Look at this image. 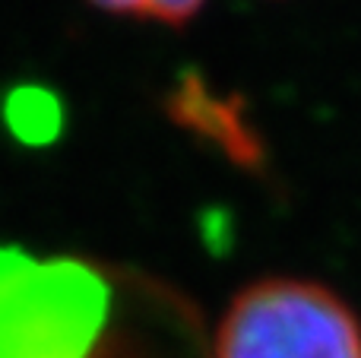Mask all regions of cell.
<instances>
[{"instance_id": "cell-2", "label": "cell", "mask_w": 361, "mask_h": 358, "mask_svg": "<svg viewBox=\"0 0 361 358\" xmlns=\"http://www.w3.org/2000/svg\"><path fill=\"white\" fill-rule=\"evenodd\" d=\"M216 358H361V321L320 283L260 279L228 304Z\"/></svg>"}, {"instance_id": "cell-3", "label": "cell", "mask_w": 361, "mask_h": 358, "mask_svg": "<svg viewBox=\"0 0 361 358\" xmlns=\"http://www.w3.org/2000/svg\"><path fill=\"white\" fill-rule=\"evenodd\" d=\"M92 6L114 16L146 19V23H165V25H184L200 13L206 0H89Z\"/></svg>"}, {"instance_id": "cell-1", "label": "cell", "mask_w": 361, "mask_h": 358, "mask_svg": "<svg viewBox=\"0 0 361 358\" xmlns=\"http://www.w3.org/2000/svg\"><path fill=\"white\" fill-rule=\"evenodd\" d=\"M108 314V285L80 260L0 247V358H82Z\"/></svg>"}]
</instances>
